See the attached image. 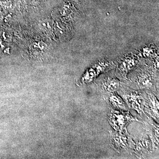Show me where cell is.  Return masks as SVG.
<instances>
[{"label":"cell","mask_w":159,"mask_h":159,"mask_svg":"<svg viewBox=\"0 0 159 159\" xmlns=\"http://www.w3.org/2000/svg\"><path fill=\"white\" fill-rule=\"evenodd\" d=\"M137 64V60L135 57L129 55L123 57L120 62V68L123 70H129L133 68Z\"/></svg>","instance_id":"6da1fadb"},{"label":"cell","mask_w":159,"mask_h":159,"mask_svg":"<svg viewBox=\"0 0 159 159\" xmlns=\"http://www.w3.org/2000/svg\"><path fill=\"white\" fill-rule=\"evenodd\" d=\"M107 89H115L119 86L118 80L113 77H108L105 80L104 83Z\"/></svg>","instance_id":"7a4b0ae2"},{"label":"cell","mask_w":159,"mask_h":159,"mask_svg":"<svg viewBox=\"0 0 159 159\" xmlns=\"http://www.w3.org/2000/svg\"><path fill=\"white\" fill-rule=\"evenodd\" d=\"M53 22L50 20H44L39 23L40 29L45 32H50L53 29Z\"/></svg>","instance_id":"3957f363"}]
</instances>
